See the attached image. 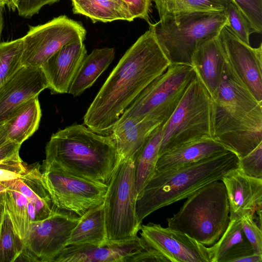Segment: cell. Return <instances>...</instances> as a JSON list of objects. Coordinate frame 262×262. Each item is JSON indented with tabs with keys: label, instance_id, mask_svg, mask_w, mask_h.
Listing matches in <instances>:
<instances>
[{
	"label": "cell",
	"instance_id": "cell-1",
	"mask_svg": "<svg viewBox=\"0 0 262 262\" xmlns=\"http://www.w3.org/2000/svg\"><path fill=\"white\" fill-rule=\"evenodd\" d=\"M170 64L149 25L100 88L84 116L85 125L96 133L110 135L125 110Z\"/></svg>",
	"mask_w": 262,
	"mask_h": 262
},
{
	"label": "cell",
	"instance_id": "cell-2",
	"mask_svg": "<svg viewBox=\"0 0 262 262\" xmlns=\"http://www.w3.org/2000/svg\"><path fill=\"white\" fill-rule=\"evenodd\" d=\"M211 98L212 137L238 159L262 143V102L243 85L227 60Z\"/></svg>",
	"mask_w": 262,
	"mask_h": 262
},
{
	"label": "cell",
	"instance_id": "cell-3",
	"mask_svg": "<svg viewBox=\"0 0 262 262\" xmlns=\"http://www.w3.org/2000/svg\"><path fill=\"white\" fill-rule=\"evenodd\" d=\"M121 160L110 135L74 124L52 134L46 146L42 167L108 186Z\"/></svg>",
	"mask_w": 262,
	"mask_h": 262
},
{
	"label": "cell",
	"instance_id": "cell-4",
	"mask_svg": "<svg viewBox=\"0 0 262 262\" xmlns=\"http://www.w3.org/2000/svg\"><path fill=\"white\" fill-rule=\"evenodd\" d=\"M238 158L232 151L216 154L198 162L163 171H155L136 201L138 222L162 207L187 198L202 187L238 167Z\"/></svg>",
	"mask_w": 262,
	"mask_h": 262
},
{
	"label": "cell",
	"instance_id": "cell-5",
	"mask_svg": "<svg viewBox=\"0 0 262 262\" xmlns=\"http://www.w3.org/2000/svg\"><path fill=\"white\" fill-rule=\"evenodd\" d=\"M149 24L170 63L191 66L196 49L216 37L229 22L224 11H192L166 15Z\"/></svg>",
	"mask_w": 262,
	"mask_h": 262
},
{
	"label": "cell",
	"instance_id": "cell-6",
	"mask_svg": "<svg viewBox=\"0 0 262 262\" xmlns=\"http://www.w3.org/2000/svg\"><path fill=\"white\" fill-rule=\"evenodd\" d=\"M212 182L189 195L179 211L167 219L168 227L211 246L224 234L230 222L225 186Z\"/></svg>",
	"mask_w": 262,
	"mask_h": 262
},
{
	"label": "cell",
	"instance_id": "cell-7",
	"mask_svg": "<svg viewBox=\"0 0 262 262\" xmlns=\"http://www.w3.org/2000/svg\"><path fill=\"white\" fill-rule=\"evenodd\" d=\"M211 98L196 75L163 123L159 156L183 144L212 138Z\"/></svg>",
	"mask_w": 262,
	"mask_h": 262
},
{
	"label": "cell",
	"instance_id": "cell-8",
	"mask_svg": "<svg viewBox=\"0 0 262 262\" xmlns=\"http://www.w3.org/2000/svg\"><path fill=\"white\" fill-rule=\"evenodd\" d=\"M195 75L191 66L170 63L164 73L142 91L116 123L128 118H147L159 124L165 123Z\"/></svg>",
	"mask_w": 262,
	"mask_h": 262
},
{
	"label": "cell",
	"instance_id": "cell-9",
	"mask_svg": "<svg viewBox=\"0 0 262 262\" xmlns=\"http://www.w3.org/2000/svg\"><path fill=\"white\" fill-rule=\"evenodd\" d=\"M134 157L122 159L107 186L103 208L106 241L136 237L141 225L136 212Z\"/></svg>",
	"mask_w": 262,
	"mask_h": 262
},
{
	"label": "cell",
	"instance_id": "cell-10",
	"mask_svg": "<svg viewBox=\"0 0 262 262\" xmlns=\"http://www.w3.org/2000/svg\"><path fill=\"white\" fill-rule=\"evenodd\" d=\"M41 179L53 204L79 217L103 204L107 186L59 169L42 167Z\"/></svg>",
	"mask_w": 262,
	"mask_h": 262
},
{
	"label": "cell",
	"instance_id": "cell-11",
	"mask_svg": "<svg viewBox=\"0 0 262 262\" xmlns=\"http://www.w3.org/2000/svg\"><path fill=\"white\" fill-rule=\"evenodd\" d=\"M86 33L82 24L66 15L59 16L42 25L30 26L29 30L22 37V64L40 68L64 46L78 40L84 41Z\"/></svg>",
	"mask_w": 262,
	"mask_h": 262
},
{
	"label": "cell",
	"instance_id": "cell-12",
	"mask_svg": "<svg viewBox=\"0 0 262 262\" xmlns=\"http://www.w3.org/2000/svg\"><path fill=\"white\" fill-rule=\"evenodd\" d=\"M79 219L74 213L56 207L48 217L31 222L24 239V249L19 257L28 261L52 262L67 246Z\"/></svg>",
	"mask_w": 262,
	"mask_h": 262
},
{
	"label": "cell",
	"instance_id": "cell-13",
	"mask_svg": "<svg viewBox=\"0 0 262 262\" xmlns=\"http://www.w3.org/2000/svg\"><path fill=\"white\" fill-rule=\"evenodd\" d=\"M140 230L146 245L167 262H212L211 246H205L185 233L153 223L141 224Z\"/></svg>",
	"mask_w": 262,
	"mask_h": 262
},
{
	"label": "cell",
	"instance_id": "cell-14",
	"mask_svg": "<svg viewBox=\"0 0 262 262\" xmlns=\"http://www.w3.org/2000/svg\"><path fill=\"white\" fill-rule=\"evenodd\" d=\"M218 38L226 60L243 85L262 102V44L254 48L240 40L228 25Z\"/></svg>",
	"mask_w": 262,
	"mask_h": 262
},
{
	"label": "cell",
	"instance_id": "cell-15",
	"mask_svg": "<svg viewBox=\"0 0 262 262\" xmlns=\"http://www.w3.org/2000/svg\"><path fill=\"white\" fill-rule=\"evenodd\" d=\"M147 245L141 237L107 241L102 245L86 243L68 245L53 259L55 262H131Z\"/></svg>",
	"mask_w": 262,
	"mask_h": 262
},
{
	"label": "cell",
	"instance_id": "cell-16",
	"mask_svg": "<svg viewBox=\"0 0 262 262\" xmlns=\"http://www.w3.org/2000/svg\"><path fill=\"white\" fill-rule=\"evenodd\" d=\"M48 88L40 68L23 66L0 87V125L24 104Z\"/></svg>",
	"mask_w": 262,
	"mask_h": 262
},
{
	"label": "cell",
	"instance_id": "cell-17",
	"mask_svg": "<svg viewBox=\"0 0 262 262\" xmlns=\"http://www.w3.org/2000/svg\"><path fill=\"white\" fill-rule=\"evenodd\" d=\"M86 56L83 41L78 40L62 47L40 67L52 94L68 93Z\"/></svg>",
	"mask_w": 262,
	"mask_h": 262
},
{
	"label": "cell",
	"instance_id": "cell-18",
	"mask_svg": "<svg viewBox=\"0 0 262 262\" xmlns=\"http://www.w3.org/2000/svg\"><path fill=\"white\" fill-rule=\"evenodd\" d=\"M227 195L230 220L262 209V179L246 175L238 167L222 178Z\"/></svg>",
	"mask_w": 262,
	"mask_h": 262
},
{
	"label": "cell",
	"instance_id": "cell-19",
	"mask_svg": "<svg viewBox=\"0 0 262 262\" xmlns=\"http://www.w3.org/2000/svg\"><path fill=\"white\" fill-rule=\"evenodd\" d=\"M226 62L218 36L198 47L192 56L191 67L210 97L220 85Z\"/></svg>",
	"mask_w": 262,
	"mask_h": 262
},
{
	"label": "cell",
	"instance_id": "cell-20",
	"mask_svg": "<svg viewBox=\"0 0 262 262\" xmlns=\"http://www.w3.org/2000/svg\"><path fill=\"white\" fill-rule=\"evenodd\" d=\"M1 183L7 188L15 190L26 197L28 203L35 210V221L48 217L56 208L43 184L39 164L27 167L26 171L18 177Z\"/></svg>",
	"mask_w": 262,
	"mask_h": 262
},
{
	"label": "cell",
	"instance_id": "cell-21",
	"mask_svg": "<svg viewBox=\"0 0 262 262\" xmlns=\"http://www.w3.org/2000/svg\"><path fill=\"white\" fill-rule=\"evenodd\" d=\"M149 119L128 118L117 122L110 136L122 159L134 157L153 131L159 125Z\"/></svg>",
	"mask_w": 262,
	"mask_h": 262
},
{
	"label": "cell",
	"instance_id": "cell-22",
	"mask_svg": "<svg viewBox=\"0 0 262 262\" xmlns=\"http://www.w3.org/2000/svg\"><path fill=\"white\" fill-rule=\"evenodd\" d=\"M227 150L213 138L190 142L170 150L159 156L155 171H163L191 164Z\"/></svg>",
	"mask_w": 262,
	"mask_h": 262
},
{
	"label": "cell",
	"instance_id": "cell-23",
	"mask_svg": "<svg viewBox=\"0 0 262 262\" xmlns=\"http://www.w3.org/2000/svg\"><path fill=\"white\" fill-rule=\"evenodd\" d=\"M212 262H236L254 252L242 226L241 220L234 218L219 241L211 246Z\"/></svg>",
	"mask_w": 262,
	"mask_h": 262
},
{
	"label": "cell",
	"instance_id": "cell-24",
	"mask_svg": "<svg viewBox=\"0 0 262 262\" xmlns=\"http://www.w3.org/2000/svg\"><path fill=\"white\" fill-rule=\"evenodd\" d=\"M114 57V48L94 49L84 58L71 84L68 93L74 97L80 95L94 84Z\"/></svg>",
	"mask_w": 262,
	"mask_h": 262
},
{
	"label": "cell",
	"instance_id": "cell-25",
	"mask_svg": "<svg viewBox=\"0 0 262 262\" xmlns=\"http://www.w3.org/2000/svg\"><path fill=\"white\" fill-rule=\"evenodd\" d=\"M73 11L89 17L94 23L135 19L122 0H71Z\"/></svg>",
	"mask_w": 262,
	"mask_h": 262
},
{
	"label": "cell",
	"instance_id": "cell-26",
	"mask_svg": "<svg viewBox=\"0 0 262 262\" xmlns=\"http://www.w3.org/2000/svg\"><path fill=\"white\" fill-rule=\"evenodd\" d=\"M41 117L40 103L36 97L21 105L4 123L9 138L21 145L37 130Z\"/></svg>",
	"mask_w": 262,
	"mask_h": 262
},
{
	"label": "cell",
	"instance_id": "cell-27",
	"mask_svg": "<svg viewBox=\"0 0 262 262\" xmlns=\"http://www.w3.org/2000/svg\"><path fill=\"white\" fill-rule=\"evenodd\" d=\"M163 125V123L153 131L134 157L135 188L137 197L155 171L159 157Z\"/></svg>",
	"mask_w": 262,
	"mask_h": 262
},
{
	"label": "cell",
	"instance_id": "cell-28",
	"mask_svg": "<svg viewBox=\"0 0 262 262\" xmlns=\"http://www.w3.org/2000/svg\"><path fill=\"white\" fill-rule=\"evenodd\" d=\"M103 204L89 210L72 231L67 246L82 244L102 245L106 242Z\"/></svg>",
	"mask_w": 262,
	"mask_h": 262
},
{
	"label": "cell",
	"instance_id": "cell-29",
	"mask_svg": "<svg viewBox=\"0 0 262 262\" xmlns=\"http://www.w3.org/2000/svg\"><path fill=\"white\" fill-rule=\"evenodd\" d=\"M160 18L183 12L223 11L231 0H154Z\"/></svg>",
	"mask_w": 262,
	"mask_h": 262
},
{
	"label": "cell",
	"instance_id": "cell-30",
	"mask_svg": "<svg viewBox=\"0 0 262 262\" xmlns=\"http://www.w3.org/2000/svg\"><path fill=\"white\" fill-rule=\"evenodd\" d=\"M24 247V241L16 231L5 208L0 229V262L15 261Z\"/></svg>",
	"mask_w": 262,
	"mask_h": 262
},
{
	"label": "cell",
	"instance_id": "cell-31",
	"mask_svg": "<svg viewBox=\"0 0 262 262\" xmlns=\"http://www.w3.org/2000/svg\"><path fill=\"white\" fill-rule=\"evenodd\" d=\"M4 202L16 231L24 240L28 233L30 223L27 199L22 193L7 188L4 192Z\"/></svg>",
	"mask_w": 262,
	"mask_h": 262
},
{
	"label": "cell",
	"instance_id": "cell-32",
	"mask_svg": "<svg viewBox=\"0 0 262 262\" xmlns=\"http://www.w3.org/2000/svg\"><path fill=\"white\" fill-rule=\"evenodd\" d=\"M23 38L0 42V87L23 66Z\"/></svg>",
	"mask_w": 262,
	"mask_h": 262
},
{
	"label": "cell",
	"instance_id": "cell-33",
	"mask_svg": "<svg viewBox=\"0 0 262 262\" xmlns=\"http://www.w3.org/2000/svg\"><path fill=\"white\" fill-rule=\"evenodd\" d=\"M229 22L228 26L236 36L242 41L250 45L249 37L254 33L250 24L241 11L231 1L224 10Z\"/></svg>",
	"mask_w": 262,
	"mask_h": 262
},
{
	"label": "cell",
	"instance_id": "cell-34",
	"mask_svg": "<svg viewBox=\"0 0 262 262\" xmlns=\"http://www.w3.org/2000/svg\"><path fill=\"white\" fill-rule=\"evenodd\" d=\"M248 20L254 33L262 31V0H231Z\"/></svg>",
	"mask_w": 262,
	"mask_h": 262
},
{
	"label": "cell",
	"instance_id": "cell-35",
	"mask_svg": "<svg viewBox=\"0 0 262 262\" xmlns=\"http://www.w3.org/2000/svg\"><path fill=\"white\" fill-rule=\"evenodd\" d=\"M238 168L248 176L262 179V143L248 155L238 159Z\"/></svg>",
	"mask_w": 262,
	"mask_h": 262
},
{
	"label": "cell",
	"instance_id": "cell-36",
	"mask_svg": "<svg viewBox=\"0 0 262 262\" xmlns=\"http://www.w3.org/2000/svg\"><path fill=\"white\" fill-rule=\"evenodd\" d=\"M255 214L247 213L241 218L243 231L255 253L262 254L261 228L254 221Z\"/></svg>",
	"mask_w": 262,
	"mask_h": 262
},
{
	"label": "cell",
	"instance_id": "cell-37",
	"mask_svg": "<svg viewBox=\"0 0 262 262\" xmlns=\"http://www.w3.org/2000/svg\"><path fill=\"white\" fill-rule=\"evenodd\" d=\"M21 145L9 138L4 123L0 125V164L21 160L19 155Z\"/></svg>",
	"mask_w": 262,
	"mask_h": 262
},
{
	"label": "cell",
	"instance_id": "cell-38",
	"mask_svg": "<svg viewBox=\"0 0 262 262\" xmlns=\"http://www.w3.org/2000/svg\"><path fill=\"white\" fill-rule=\"evenodd\" d=\"M18 15L25 18H31L38 13L47 5H51L59 0H17Z\"/></svg>",
	"mask_w": 262,
	"mask_h": 262
},
{
	"label": "cell",
	"instance_id": "cell-39",
	"mask_svg": "<svg viewBox=\"0 0 262 262\" xmlns=\"http://www.w3.org/2000/svg\"><path fill=\"white\" fill-rule=\"evenodd\" d=\"M134 19L139 18L149 23V13L152 0H122Z\"/></svg>",
	"mask_w": 262,
	"mask_h": 262
},
{
	"label": "cell",
	"instance_id": "cell-40",
	"mask_svg": "<svg viewBox=\"0 0 262 262\" xmlns=\"http://www.w3.org/2000/svg\"><path fill=\"white\" fill-rule=\"evenodd\" d=\"M262 254L256 253L238 259L236 262H261Z\"/></svg>",
	"mask_w": 262,
	"mask_h": 262
},
{
	"label": "cell",
	"instance_id": "cell-41",
	"mask_svg": "<svg viewBox=\"0 0 262 262\" xmlns=\"http://www.w3.org/2000/svg\"><path fill=\"white\" fill-rule=\"evenodd\" d=\"M7 7L13 11L17 10L18 7L17 0H0V7Z\"/></svg>",
	"mask_w": 262,
	"mask_h": 262
},
{
	"label": "cell",
	"instance_id": "cell-42",
	"mask_svg": "<svg viewBox=\"0 0 262 262\" xmlns=\"http://www.w3.org/2000/svg\"><path fill=\"white\" fill-rule=\"evenodd\" d=\"M5 210L4 202H0V229L3 222Z\"/></svg>",
	"mask_w": 262,
	"mask_h": 262
},
{
	"label": "cell",
	"instance_id": "cell-43",
	"mask_svg": "<svg viewBox=\"0 0 262 262\" xmlns=\"http://www.w3.org/2000/svg\"><path fill=\"white\" fill-rule=\"evenodd\" d=\"M0 8H1V7H0ZM3 27H4V20H3V17L2 15V13L1 12V9H0V35L2 33Z\"/></svg>",
	"mask_w": 262,
	"mask_h": 262
},
{
	"label": "cell",
	"instance_id": "cell-44",
	"mask_svg": "<svg viewBox=\"0 0 262 262\" xmlns=\"http://www.w3.org/2000/svg\"><path fill=\"white\" fill-rule=\"evenodd\" d=\"M7 188L0 182V192H4Z\"/></svg>",
	"mask_w": 262,
	"mask_h": 262
},
{
	"label": "cell",
	"instance_id": "cell-45",
	"mask_svg": "<svg viewBox=\"0 0 262 262\" xmlns=\"http://www.w3.org/2000/svg\"><path fill=\"white\" fill-rule=\"evenodd\" d=\"M0 202H4V192H0Z\"/></svg>",
	"mask_w": 262,
	"mask_h": 262
}]
</instances>
